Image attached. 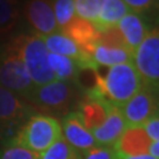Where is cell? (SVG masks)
I'll list each match as a JSON object with an SVG mask.
<instances>
[{"label":"cell","instance_id":"1","mask_svg":"<svg viewBox=\"0 0 159 159\" xmlns=\"http://www.w3.org/2000/svg\"><path fill=\"white\" fill-rule=\"evenodd\" d=\"M142 87L140 77L130 61L108 67L105 75L97 74L94 86L87 92V96L121 107Z\"/></svg>","mask_w":159,"mask_h":159},{"label":"cell","instance_id":"2","mask_svg":"<svg viewBox=\"0 0 159 159\" xmlns=\"http://www.w3.org/2000/svg\"><path fill=\"white\" fill-rule=\"evenodd\" d=\"M12 48L20 56L34 86L45 85L56 80L48 65V51L43 37L38 34L21 35L12 44Z\"/></svg>","mask_w":159,"mask_h":159},{"label":"cell","instance_id":"3","mask_svg":"<svg viewBox=\"0 0 159 159\" xmlns=\"http://www.w3.org/2000/svg\"><path fill=\"white\" fill-rule=\"evenodd\" d=\"M61 137L59 120L47 114H35L29 118L12 139L25 148L40 154Z\"/></svg>","mask_w":159,"mask_h":159},{"label":"cell","instance_id":"4","mask_svg":"<svg viewBox=\"0 0 159 159\" xmlns=\"http://www.w3.org/2000/svg\"><path fill=\"white\" fill-rule=\"evenodd\" d=\"M26 98L40 108L65 116L71 112L70 110L77 102L78 89L73 81L56 79L45 85L35 86Z\"/></svg>","mask_w":159,"mask_h":159},{"label":"cell","instance_id":"5","mask_svg":"<svg viewBox=\"0 0 159 159\" xmlns=\"http://www.w3.org/2000/svg\"><path fill=\"white\" fill-rule=\"evenodd\" d=\"M132 64L140 77L143 87L159 97V27L150 30L133 52Z\"/></svg>","mask_w":159,"mask_h":159},{"label":"cell","instance_id":"6","mask_svg":"<svg viewBox=\"0 0 159 159\" xmlns=\"http://www.w3.org/2000/svg\"><path fill=\"white\" fill-rule=\"evenodd\" d=\"M0 86L24 97L35 87L20 56L12 47L0 63Z\"/></svg>","mask_w":159,"mask_h":159},{"label":"cell","instance_id":"7","mask_svg":"<svg viewBox=\"0 0 159 159\" xmlns=\"http://www.w3.org/2000/svg\"><path fill=\"white\" fill-rule=\"evenodd\" d=\"M123 114L127 126H143L151 117L157 113L158 96L142 87L129 102L118 107Z\"/></svg>","mask_w":159,"mask_h":159},{"label":"cell","instance_id":"8","mask_svg":"<svg viewBox=\"0 0 159 159\" xmlns=\"http://www.w3.org/2000/svg\"><path fill=\"white\" fill-rule=\"evenodd\" d=\"M25 17L40 37L59 31L51 0H29L25 6Z\"/></svg>","mask_w":159,"mask_h":159},{"label":"cell","instance_id":"9","mask_svg":"<svg viewBox=\"0 0 159 159\" xmlns=\"http://www.w3.org/2000/svg\"><path fill=\"white\" fill-rule=\"evenodd\" d=\"M61 134L66 142L80 153H84L90 148L97 146L94 137L90 130L81 123L75 111H71L63 117L60 123Z\"/></svg>","mask_w":159,"mask_h":159},{"label":"cell","instance_id":"10","mask_svg":"<svg viewBox=\"0 0 159 159\" xmlns=\"http://www.w3.org/2000/svg\"><path fill=\"white\" fill-rule=\"evenodd\" d=\"M151 139L148 137L143 126H126L113 148L118 156L136 157L148 153Z\"/></svg>","mask_w":159,"mask_h":159},{"label":"cell","instance_id":"11","mask_svg":"<svg viewBox=\"0 0 159 159\" xmlns=\"http://www.w3.org/2000/svg\"><path fill=\"white\" fill-rule=\"evenodd\" d=\"M126 126L127 125L120 110L112 106L106 120L98 129L92 131V134L96 139L97 145L114 146V144L118 142L120 136L125 131Z\"/></svg>","mask_w":159,"mask_h":159},{"label":"cell","instance_id":"12","mask_svg":"<svg viewBox=\"0 0 159 159\" xmlns=\"http://www.w3.org/2000/svg\"><path fill=\"white\" fill-rule=\"evenodd\" d=\"M117 27L132 54L150 32L148 25L145 23L144 18L131 11L120 20Z\"/></svg>","mask_w":159,"mask_h":159},{"label":"cell","instance_id":"13","mask_svg":"<svg viewBox=\"0 0 159 159\" xmlns=\"http://www.w3.org/2000/svg\"><path fill=\"white\" fill-rule=\"evenodd\" d=\"M112 106L113 105L102 99L87 96L85 100L79 102L75 112L78 113L81 123L85 125L86 129L92 132L106 120Z\"/></svg>","mask_w":159,"mask_h":159},{"label":"cell","instance_id":"14","mask_svg":"<svg viewBox=\"0 0 159 159\" xmlns=\"http://www.w3.org/2000/svg\"><path fill=\"white\" fill-rule=\"evenodd\" d=\"M63 33L70 37L90 57L93 47L99 40V32L97 31L94 25L77 17L64 30Z\"/></svg>","mask_w":159,"mask_h":159},{"label":"cell","instance_id":"15","mask_svg":"<svg viewBox=\"0 0 159 159\" xmlns=\"http://www.w3.org/2000/svg\"><path fill=\"white\" fill-rule=\"evenodd\" d=\"M129 12L130 10L123 0H105L98 19L93 25L99 33L116 29Z\"/></svg>","mask_w":159,"mask_h":159},{"label":"cell","instance_id":"16","mask_svg":"<svg viewBox=\"0 0 159 159\" xmlns=\"http://www.w3.org/2000/svg\"><path fill=\"white\" fill-rule=\"evenodd\" d=\"M27 114V106L16 93L0 86V123L11 124L21 120Z\"/></svg>","mask_w":159,"mask_h":159},{"label":"cell","instance_id":"17","mask_svg":"<svg viewBox=\"0 0 159 159\" xmlns=\"http://www.w3.org/2000/svg\"><path fill=\"white\" fill-rule=\"evenodd\" d=\"M91 58L97 67H111L114 65L132 61V52L126 48L106 46L98 41L91 52Z\"/></svg>","mask_w":159,"mask_h":159},{"label":"cell","instance_id":"18","mask_svg":"<svg viewBox=\"0 0 159 159\" xmlns=\"http://www.w3.org/2000/svg\"><path fill=\"white\" fill-rule=\"evenodd\" d=\"M48 65L56 79L73 81V83H75V79L78 78L81 70L79 64L73 59L59 54H53L50 52H48Z\"/></svg>","mask_w":159,"mask_h":159},{"label":"cell","instance_id":"19","mask_svg":"<svg viewBox=\"0 0 159 159\" xmlns=\"http://www.w3.org/2000/svg\"><path fill=\"white\" fill-rule=\"evenodd\" d=\"M52 7L59 31L63 32L77 17L73 0H53Z\"/></svg>","mask_w":159,"mask_h":159},{"label":"cell","instance_id":"20","mask_svg":"<svg viewBox=\"0 0 159 159\" xmlns=\"http://www.w3.org/2000/svg\"><path fill=\"white\" fill-rule=\"evenodd\" d=\"M39 159H81V153L74 150L63 137L39 154Z\"/></svg>","mask_w":159,"mask_h":159},{"label":"cell","instance_id":"21","mask_svg":"<svg viewBox=\"0 0 159 159\" xmlns=\"http://www.w3.org/2000/svg\"><path fill=\"white\" fill-rule=\"evenodd\" d=\"M105 0H73L75 16L79 19L94 24Z\"/></svg>","mask_w":159,"mask_h":159},{"label":"cell","instance_id":"22","mask_svg":"<svg viewBox=\"0 0 159 159\" xmlns=\"http://www.w3.org/2000/svg\"><path fill=\"white\" fill-rule=\"evenodd\" d=\"M0 159H39V154L25 148L11 139L10 143L0 150Z\"/></svg>","mask_w":159,"mask_h":159},{"label":"cell","instance_id":"23","mask_svg":"<svg viewBox=\"0 0 159 159\" xmlns=\"http://www.w3.org/2000/svg\"><path fill=\"white\" fill-rule=\"evenodd\" d=\"M17 18V11L12 0H0V30L11 27Z\"/></svg>","mask_w":159,"mask_h":159},{"label":"cell","instance_id":"24","mask_svg":"<svg viewBox=\"0 0 159 159\" xmlns=\"http://www.w3.org/2000/svg\"><path fill=\"white\" fill-rule=\"evenodd\" d=\"M81 159H118V154L113 146H100L97 145L81 153Z\"/></svg>","mask_w":159,"mask_h":159},{"label":"cell","instance_id":"25","mask_svg":"<svg viewBox=\"0 0 159 159\" xmlns=\"http://www.w3.org/2000/svg\"><path fill=\"white\" fill-rule=\"evenodd\" d=\"M123 1L125 2L131 12H134L138 14L148 11L157 2V0H123Z\"/></svg>","mask_w":159,"mask_h":159},{"label":"cell","instance_id":"26","mask_svg":"<svg viewBox=\"0 0 159 159\" xmlns=\"http://www.w3.org/2000/svg\"><path fill=\"white\" fill-rule=\"evenodd\" d=\"M143 129L145 130L148 137L151 139V142L159 140V116L154 114L143 125Z\"/></svg>","mask_w":159,"mask_h":159},{"label":"cell","instance_id":"27","mask_svg":"<svg viewBox=\"0 0 159 159\" xmlns=\"http://www.w3.org/2000/svg\"><path fill=\"white\" fill-rule=\"evenodd\" d=\"M148 154L154 157L156 159H159V140L151 142V145L148 148Z\"/></svg>","mask_w":159,"mask_h":159},{"label":"cell","instance_id":"28","mask_svg":"<svg viewBox=\"0 0 159 159\" xmlns=\"http://www.w3.org/2000/svg\"><path fill=\"white\" fill-rule=\"evenodd\" d=\"M118 159H156V158L148 153V154H142V156H136V157H123V156H118Z\"/></svg>","mask_w":159,"mask_h":159},{"label":"cell","instance_id":"29","mask_svg":"<svg viewBox=\"0 0 159 159\" xmlns=\"http://www.w3.org/2000/svg\"><path fill=\"white\" fill-rule=\"evenodd\" d=\"M157 116H159V97H158V108H157Z\"/></svg>","mask_w":159,"mask_h":159}]
</instances>
